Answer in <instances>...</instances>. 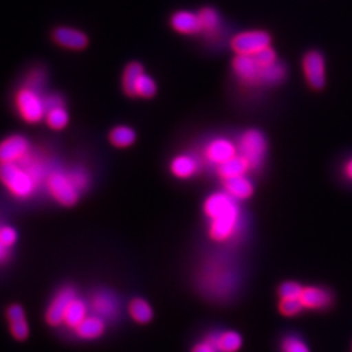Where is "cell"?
Masks as SVG:
<instances>
[{"mask_svg": "<svg viewBox=\"0 0 352 352\" xmlns=\"http://www.w3.org/2000/svg\"><path fill=\"white\" fill-rule=\"evenodd\" d=\"M232 72L240 84L247 87H276L286 80L287 68L279 62L277 51L273 47L253 55H235Z\"/></svg>", "mask_w": 352, "mask_h": 352, "instance_id": "cell-1", "label": "cell"}, {"mask_svg": "<svg viewBox=\"0 0 352 352\" xmlns=\"http://www.w3.org/2000/svg\"><path fill=\"white\" fill-rule=\"evenodd\" d=\"M45 164L33 153L20 164H0V183L16 199H30L45 183Z\"/></svg>", "mask_w": 352, "mask_h": 352, "instance_id": "cell-2", "label": "cell"}, {"mask_svg": "<svg viewBox=\"0 0 352 352\" xmlns=\"http://www.w3.org/2000/svg\"><path fill=\"white\" fill-rule=\"evenodd\" d=\"M204 213L209 218V236L218 243L231 239L240 223L238 201L225 190L215 192L204 202Z\"/></svg>", "mask_w": 352, "mask_h": 352, "instance_id": "cell-3", "label": "cell"}, {"mask_svg": "<svg viewBox=\"0 0 352 352\" xmlns=\"http://www.w3.org/2000/svg\"><path fill=\"white\" fill-rule=\"evenodd\" d=\"M45 187L58 204L62 206H72L78 201L80 195L88 189L89 175L81 168L69 171L54 170L46 176Z\"/></svg>", "mask_w": 352, "mask_h": 352, "instance_id": "cell-4", "label": "cell"}, {"mask_svg": "<svg viewBox=\"0 0 352 352\" xmlns=\"http://www.w3.org/2000/svg\"><path fill=\"white\" fill-rule=\"evenodd\" d=\"M45 88L33 85L28 81L16 89L13 94V107L19 118L26 124H39L45 122L47 113V94L43 91Z\"/></svg>", "mask_w": 352, "mask_h": 352, "instance_id": "cell-5", "label": "cell"}, {"mask_svg": "<svg viewBox=\"0 0 352 352\" xmlns=\"http://www.w3.org/2000/svg\"><path fill=\"white\" fill-rule=\"evenodd\" d=\"M120 87L124 96L133 100H151L158 93L157 81L138 60L126 64L120 77Z\"/></svg>", "mask_w": 352, "mask_h": 352, "instance_id": "cell-6", "label": "cell"}, {"mask_svg": "<svg viewBox=\"0 0 352 352\" xmlns=\"http://www.w3.org/2000/svg\"><path fill=\"white\" fill-rule=\"evenodd\" d=\"M273 38L266 30H245L235 34L231 39V50L235 55L253 56L265 49L272 47Z\"/></svg>", "mask_w": 352, "mask_h": 352, "instance_id": "cell-7", "label": "cell"}, {"mask_svg": "<svg viewBox=\"0 0 352 352\" xmlns=\"http://www.w3.org/2000/svg\"><path fill=\"white\" fill-rule=\"evenodd\" d=\"M266 151H267V141L261 131L248 129L240 136L238 153L248 161L252 168H257L263 164Z\"/></svg>", "mask_w": 352, "mask_h": 352, "instance_id": "cell-8", "label": "cell"}, {"mask_svg": "<svg viewBox=\"0 0 352 352\" xmlns=\"http://www.w3.org/2000/svg\"><path fill=\"white\" fill-rule=\"evenodd\" d=\"M302 69L308 87L322 90L327 85V60L321 51L309 50L302 55Z\"/></svg>", "mask_w": 352, "mask_h": 352, "instance_id": "cell-9", "label": "cell"}, {"mask_svg": "<svg viewBox=\"0 0 352 352\" xmlns=\"http://www.w3.org/2000/svg\"><path fill=\"white\" fill-rule=\"evenodd\" d=\"M32 153V144L23 135H11L0 141V164H20Z\"/></svg>", "mask_w": 352, "mask_h": 352, "instance_id": "cell-10", "label": "cell"}, {"mask_svg": "<svg viewBox=\"0 0 352 352\" xmlns=\"http://www.w3.org/2000/svg\"><path fill=\"white\" fill-rule=\"evenodd\" d=\"M51 39L64 50L82 51L89 46L88 34L74 26H56L51 32Z\"/></svg>", "mask_w": 352, "mask_h": 352, "instance_id": "cell-11", "label": "cell"}, {"mask_svg": "<svg viewBox=\"0 0 352 352\" xmlns=\"http://www.w3.org/2000/svg\"><path fill=\"white\" fill-rule=\"evenodd\" d=\"M77 296L76 289L71 286H65L59 289L55 296L52 298L47 309H46V321L51 327H60L63 325L64 316L67 312L68 305Z\"/></svg>", "mask_w": 352, "mask_h": 352, "instance_id": "cell-12", "label": "cell"}, {"mask_svg": "<svg viewBox=\"0 0 352 352\" xmlns=\"http://www.w3.org/2000/svg\"><path fill=\"white\" fill-rule=\"evenodd\" d=\"M47 113L45 116V123L52 131H63L69 123V113L65 107L63 96L58 93H49L46 97Z\"/></svg>", "mask_w": 352, "mask_h": 352, "instance_id": "cell-13", "label": "cell"}, {"mask_svg": "<svg viewBox=\"0 0 352 352\" xmlns=\"http://www.w3.org/2000/svg\"><path fill=\"white\" fill-rule=\"evenodd\" d=\"M170 26L180 36H201L200 17L199 13L193 11L180 10L173 13L170 17Z\"/></svg>", "mask_w": 352, "mask_h": 352, "instance_id": "cell-14", "label": "cell"}, {"mask_svg": "<svg viewBox=\"0 0 352 352\" xmlns=\"http://www.w3.org/2000/svg\"><path fill=\"white\" fill-rule=\"evenodd\" d=\"M238 154V145L225 138L214 139L205 148V158L213 164H225Z\"/></svg>", "mask_w": 352, "mask_h": 352, "instance_id": "cell-15", "label": "cell"}, {"mask_svg": "<svg viewBox=\"0 0 352 352\" xmlns=\"http://www.w3.org/2000/svg\"><path fill=\"white\" fill-rule=\"evenodd\" d=\"M90 309L94 315L100 316L102 318H113L118 315L119 311V302L113 294L100 291L96 292L90 299Z\"/></svg>", "mask_w": 352, "mask_h": 352, "instance_id": "cell-16", "label": "cell"}, {"mask_svg": "<svg viewBox=\"0 0 352 352\" xmlns=\"http://www.w3.org/2000/svg\"><path fill=\"white\" fill-rule=\"evenodd\" d=\"M299 300L302 302L304 309L320 311V309H325L331 304L333 296L325 289L308 286V287L302 289Z\"/></svg>", "mask_w": 352, "mask_h": 352, "instance_id": "cell-17", "label": "cell"}, {"mask_svg": "<svg viewBox=\"0 0 352 352\" xmlns=\"http://www.w3.org/2000/svg\"><path fill=\"white\" fill-rule=\"evenodd\" d=\"M7 320L10 325V331L14 340H25L29 337L30 329L26 321L25 311L21 305L12 304L7 309Z\"/></svg>", "mask_w": 352, "mask_h": 352, "instance_id": "cell-18", "label": "cell"}, {"mask_svg": "<svg viewBox=\"0 0 352 352\" xmlns=\"http://www.w3.org/2000/svg\"><path fill=\"white\" fill-rule=\"evenodd\" d=\"M171 174L177 179H190L200 171V161L197 157L190 154H180L170 164Z\"/></svg>", "mask_w": 352, "mask_h": 352, "instance_id": "cell-19", "label": "cell"}, {"mask_svg": "<svg viewBox=\"0 0 352 352\" xmlns=\"http://www.w3.org/2000/svg\"><path fill=\"white\" fill-rule=\"evenodd\" d=\"M106 330V320L100 316L89 315L78 327H76V336L81 340H94L101 338Z\"/></svg>", "mask_w": 352, "mask_h": 352, "instance_id": "cell-20", "label": "cell"}, {"mask_svg": "<svg viewBox=\"0 0 352 352\" xmlns=\"http://www.w3.org/2000/svg\"><path fill=\"white\" fill-rule=\"evenodd\" d=\"M201 23V34L208 38H213L222 29V16L213 7H202L197 11Z\"/></svg>", "mask_w": 352, "mask_h": 352, "instance_id": "cell-21", "label": "cell"}, {"mask_svg": "<svg viewBox=\"0 0 352 352\" xmlns=\"http://www.w3.org/2000/svg\"><path fill=\"white\" fill-rule=\"evenodd\" d=\"M206 340L213 344L218 352H238L243 346L241 336L232 330L213 334Z\"/></svg>", "mask_w": 352, "mask_h": 352, "instance_id": "cell-22", "label": "cell"}, {"mask_svg": "<svg viewBox=\"0 0 352 352\" xmlns=\"http://www.w3.org/2000/svg\"><path fill=\"white\" fill-rule=\"evenodd\" d=\"M223 187H225V192L236 201L248 200L254 192L251 180L245 175L225 180Z\"/></svg>", "mask_w": 352, "mask_h": 352, "instance_id": "cell-23", "label": "cell"}, {"mask_svg": "<svg viewBox=\"0 0 352 352\" xmlns=\"http://www.w3.org/2000/svg\"><path fill=\"white\" fill-rule=\"evenodd\" d=\"M250 170H252L251 164H248V161L238 153L234 158L218 166V175L225 182L232 177L244 176Z\"/></svg>", "mask_w": 352, "mask_h": 352, "instance_id": "cell-24", "label": "cell"}, {"mask_svg": "<svg viewBox=\"0 0 352 352\" xmlns=\"http://www.w3.org/2000/svg\"><path fill=\"white\" fill-rule=\"evenodd\" d=\"M89 316L88 302L82 300L81 298L76 296L72 302L68 305L67 312L64 316L63 325L69 329H74L78 327L87 317Z\"/></svg>", "mask_w": 352, "mask_h": 352, "instance_id": "cell-25", "label": "cell"}, {"mask_svg": "<svg viewBox=\"0 0 352 352\" xmlns=\"http://www.w3.org/2000/svg\"><path fill=\"white\" fill-rule=\"evenodd\" d=\"M136 140H138L136 131L132 126H124V124L113 126L109 133L110 144L113 148H118V149L131 148L136 142Z\"/></svg>", "mask_w": 352, "mask_h": 352, "instance_id": "cell-26", "label": "cell"}, {"mask_svg": "<svg viewBox=\"0 0 352 352\" xmlns=\"http://www.w3.org/2000/svg\"><path fill=\"white\" fill-rule=\"evenodd\" d=\"M128 314L135 322L142 325L149 324L154 315L151 304L141 298H135L131 300L128 305Z\"/></svg>", "mask_w": 352, "mask_h": 352, "instance_id": "cell-27", "label": "cell"}, {"mask_svg": "<svg viewBox=\"0 0 352 352\" xmlns=\"http://www.w3.org/2000/svg\"><path fill=\"white\" fill-rule=\"evenodd\" d=\"M278 309L285 317H295L302 314L304 307L299 299H280Z\"/></svg>", "mask_w": 352, "mask_h": 352, "instance_id": "cell-28", "label": "cell"}, {"mask_svg": "<svg viewBox=\"0 0 352 352\" xmlns=\"http://www.w3.org/2000/svg\"><path fill=\"white\" fill-rule=\"evenodd\" d=\"M282 352H311L308 344L296 336H287L280 344Z\"/></svg>", "mask_w": 352, "mask_h": 352, "instance_id": "cell-29", "label": "cell"}, {"mask_svg": "<svg viewBox=\"0 0 352 352\" xmlns=\"http://www.w3.org/2000/svg\"><path fill=\"white\" fill-rule=\"evenodd\" d=\"M304 287L299 285L298 282H285L279 286L278 289V295L280 299H299L302 295V291Z\"/></svg>", "mask_w": 352, "mask_h": 352, "instance_id": "cell-30", "label": "cell"}, {"mask_svg": "<svg viewBox=\"0 0 352 352\" xmlns=\"http://www.w3.org/2000/svg\"><path fill=\"white\" fill-rule=\"evenodd\" d=\"M17 241V232L11 226L0 227V245L10 250Z\"/></svg>", "mask_w": 352, "mask_h": 352, "instance_id": "cell-31", "label": "cell"}, {"mask_svg": "<svg viewBox=\"0 0 352 352\" xmlns=\"http://www.w3.org/2000/svg\"><path fill=\"white\" fill-rule=\"evenodd\" d=\"M192 352H218L217 351V349L214 347L213 344L209 342L208 340H204V342H200V343H197L193 349H192Z\"/></svg>", "mask_w": 352, "mask_h": 352, "instance_id": "cell-32", "label": "cell"}, {"mask_svg": "<svg viewBox=\"0 0 352 352\" xmlns=\"http://www.w3.org/2000/svg\"><path fill=\"white\" fill-rule=\"evenodd\" d=\"M344 174L350 180H352V160H350L344 166Z\"/></svg>", "mask_w": 352, "mask_h": 352, "instance_id": "cell-33", "label": "cell"}, {"mask_svg": "<svg viewBox=\"0 0 352 352\" xmlns=\"http://www.w3.org/2000/svg\"><path fill=\"white\" fill-rule=\"evenodd\" d=\"M8 251H10V250H7V248H4V247L0 245V261L6 260V257H7V254H8Z\"/></svg>", "mask_w": 352, "mask_h": 352, "instance_id": "cell-34", "label": "cell"}]
</instances>
